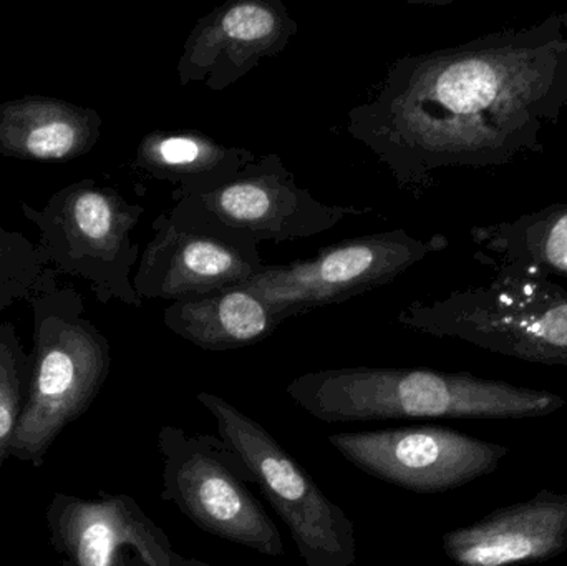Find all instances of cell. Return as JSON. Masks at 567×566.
<instances>
[{
	"label": "cell",
	"mask_w": 567,
	"mask_h": 566,
	"mask_svg": "<svg viewBox=\"0 0 567 566\" xmlns=\"http://www.w3.org/2000/svg\"><path fill=\"white\" fill-rule=\"evenodd\" d=\"M567 110V12L395 60L347 132L403 189L542 153Z\"/></svg>",
	"instance_id": "6da1fadb"
},
{
	"label": "cell",
	"mask_w": 567,
	"mask_h": 566,
	"mask_svg": "<svg viewBox=\"0 0 567 566\" xmlns=\"http://www.w3.org/2000/svg\"><path fill=\"white\" fill-rule=\"evenodd\" d=\"M287 395L327 424L390 419H528L565 405L559 395L472 374L416 368L326 369L293 379Z\"/></svg>",
	"instance_id": "7a4b0ae2"
},
{
	"label": "cell",
	"mask_w": 567,
	"mask_h": 566,
	"mask_svg": "<svg viewBox=\"0 0 567 566\" xmlns=\"http://www.w3.org/2000/svg\"><path fill=\"white\" fill-rule=\"evenodd\" d=\"M399 321L496 354L567 366V289L551 279L496 269L488 285L412 302Z\"/></svg>",
	"instance_id": "3957f363"
},
{
	"label": "cell",
	"mask_w": 567,
	"mask_h": 566,
	"mask_svg": "<svg viewBox=\"0 0 567 566\" xmlns=\"http://www.w3.org/2000/svg\"><path fill=\"white\" fill-rule=\"evenodd\" d=\"M158 449L163 501L213 537L282 557L281 532L249 488L255 478L248 465L219 435L165 425Z\"/></svg>",
	"instance_id": "277c9868"
},
{
	"label": "cell",
	"mask_w": 567,
	"mask_h": 566,
	"mask_svg": "<svg viewBox=\"0 0 567 566\" xmlns=\"http://www.w3.org/2000/svg\"><path fill=\"white\" fill-rule=\"evenodd\" d=\"M196 399L215 418L219 438L248 465L256 487L289 528L303 564L355 565L353 522L271 432L219 395L199 392Z\"/></svg>",
	"instance_id": "5b68a950"
},
{
	"label": "cell",
	"mask_w": 567,
	"mask_h": 566,
	"mask_svg": "<svg viewBox=\"0 0 567 566\" xmlns=\"http://www.w3.org/2000/svg\"><path fill=\"white\" fill-rule=\"evenodd\" d=\"M446 246L443 235L416 238L396 228L346 239L306 261L265 266L243 288L258 296L281 325L389 285Z\"/></svg>",
	"instance_id": "8992f818"
},
{
	"label": "cell",
	"mask_w": 567,
	"mask_h": 566,
	"mask_svg": "<svg viewBox=\"0 0 567 566\" xmlns=\"http://www.w3.org/2000/svg\"><path fill=\"white\" fill-rule=\"evenodd\" d=\"M136 295L178 302L238 288L265 269L259 241L229 228L195 198H183L153 223Z\"/></svg>",
	"instance_id": "52a82bcc"
},
{
	"label": "cell",
	"mask_w": 567,
	"mask_h": 566,
	"mask_svg": "<svg viewBox=\"0 0 567 566\" xmlns=\"http://www.w3.org/2000/svg\"><path fill=\"white\" fill-rule=\"evenodd\" d=\"M353 467L416 494H439L492 474L508 451L445 428L339 432L327 438Z\"/></svg>",
	"instance_id": "ba28073f"
},
{
	"label": "cell",
	"mask_w": 567,
	"mask_h": 566,
	"mask_svg": "<svg viewBox=\"0 0 567 566\" xmlns=\"http://www.w3.org/2000/svg\"><path fill=\"white\" fill-rule=\"evenodd\" d=\"M109 368V346L99 335L76 325H47L10 452L39 464L62 429L99 394Z\"/></svg>",
	"instance_id": "9c48e42d"
},
{
	"label": "cell",
	"mask_w": 567,
	"mask_h": 566,
	"mask_svg": "<svg viewBox=\"0 0 567 566\" xmlns=\"http://www.w3.org/2000/svg\"><path fill=\"white\" fill-rule=\"evenodd\" d=\"M189 198L229 228L259 243L313 238L349 216L372 212L320 202L309 189L297 185L281 156L275 153L259 156L221 188Z\"/></svg>",
	"instance_id": "30bf717a"
},
{
	"label": "cell",
	"mask_w": 567,
	"mask_h": 566,
	"mask_svg": "<svg viewBox=\"0 0 567 566\" xmlns=\"http://www.w3.org/2000/svg\"><path fill=\"white\" fill-rule=\"evenodd\" d=\"M299 25L281 0H228L202 17L176 65L179 85L223 92L279 55Z\"/></svg>",
	"instance_id": "8fae6325"
},
{
	"label": "cell",
	"mask_w": 567,
	"mask_h": 566,
	"mask_svg": "<svg viewBox=\"0 0 567 566\" xmlns=\"http://www.w3.org/2000/svg\"><path fill=\"white\" fill-rule=\"evenodd\" d=\"M53 524L73 566H182L168 535L128 495L69 498Z\"/></svg>",
	"instance_id": "7c38bea8"
},
{
	"label": "cell",
	"mask_w": 567,
	"mask_h": 566,
	"mask_svg": "<svg viewBox=\"0 0 567 566\" xmlns=\"http://www.w3.org/2000/svg\"><path fill=\"white\" fill-rule=\"evenodd\" d=\"M458 566H512L548 560L567 548V495L539 494L443 535Z\"/></svg>",
	"instance_id": "4fadbf2b"
},
{
	"label": "cell",
	"mask_w": 567,
	"mask_h": 566,
	"mask_svg": "<svg viewBox=\"0 0 567 566\" xmlns=\"http://www.w3.org/2000/svg\"><path fill=\"white\" fill-rule=\"evenodd\" d=\"M258 158L245 146L223 145L196 130L152 132L142 140L136 165L173 186V199L205 195L235 179Z\"/></svg>",
	"instance_id": "5bb4252c"
},
{
	"label": "cell",
	"mask_w": 567,
	"mask_h": 566,
	"mask_svg": "<svg viewBox=\"0 0 567 566\" xmlns=\"http://www.w3.org/2000/svg\"><path fill=\"white\" fill-rule=\"evenodd\" d=\"M163 321L179 338L213 352L248 348L265 341L279 326L268 306L243 286L172 302Z\"/></svg>",
	"instance_id": "9a60e30c"
},
{
	"label": "cell",
	"mask_w": 567,
	"mask_h": 566,
	"mask_svg": "<svg viewBox=\"0 0 567 566\" xmlns=\"http://www.w3.org/2000/svg\"><path fill=\"white\" fill-rule=\"evenodd\" d=\"M472 238L496 269L567 279V205L556 203L513 222L475 226Z\"/></svg>",
	"instance_id": "2e32d148"
},
{
	"label": "cell",
	"mask_w": 567,
	"mask_h": 566,
	"mask_svg": "<svg viewBox=\"0 0 567 566\" xmlns=\"http://www.w3.org/2000/svg\"><path fill=\"white\" fill-rule=\"evenodd\" d=\"M99 136V116L53 100H19L0 110V150L22 158L69 159Z\"/></svg>",
	"instance_id": "e0dca14e"
},
{
	"label": "cell",
	"mask_w": 567,
	"mask_h": 566,
	"mask_svg": "<svg viewBox=\"0 0 567 566\" xmlns=\"http://www.w3.org/2000/svg\"><path fill=\"white\" fill-rule=\"evenodd\" d=\"M19 381L9 354L0 351V459L10 451L19 424Z\"/></svg>",
	"instance_id": "ac0fdd59"
},
{
	"label": "cell",
	"mask_w": 567,
	"mask_h": 566,
	"mask_svg": "<svg viewBox=\"0 0 567 566\" xmlns=\"http://www.w3.org/2000/svg\"><path fill=\"white\" fill-rule=\"evenodd\" d=\"M182 566H213V565L205 564V562L196 560V558L183 557Z\"/></svg>",
	"instance_id": "d6986e66"
}]
</instances>
